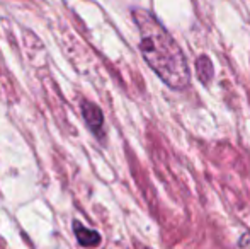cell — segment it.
<instances>
[{"mask_svg":"<svg viewBox=\"0 0 250 249\" xmlns=\"http://www.w3.org/2000/svg\"><path fill=\"white\" fill-rule=\"evenodd\" d=\"M133 21L140 31V51L150 68L170 89H186L191 84V70L170 33L146 9H133Z\"/></svg>","mask_w":250,"mask_h":249,"instance_id":"6da1fadb","label":"cell"},{"mask_svg":"<svg viewBox=\"0 0 250 249\" xmlns=\"http://www.w3.org/2000/svg\"><path fill=\"white\" fill-rule=\"evenodd\" d=\"M80 108H82V116H83V120H85V123L89 125V128L92 130L99 138H102V136H104V132H102L104 114H102L101 108L94 103H89V101H82Z\"/></svg>","mask_w":250,"mask_h":249,"instance_id":"7a4b0ae2","label":"cell"},{"mask_svg":"<svg viewBox=\"0 0 250 249\" xmlns=\"http://www.w3.org/2000/svg\"><path fill=\"white\" fill-rule=\"evenodd\" d=\"M73 232H75V237L80 246L97 248L101 244V234L92 229H87L80 222H73Z\"/></svg>","mask_w":250,"mask_h":249,"instance_id":"3957f363","label":"cell"},{"mask_svg":"<svg viewBox=\"0 0 250 249\" xmlns=\"http://www.w3.org/2000/svg\"><path fill=\"white\" fill-rule=\"evenodd\" d=\"M196 75H198V80L203 86H209L211 84V80L214 77V67L213 62L209 60V57L201 55L196 60Z\"/></svg>","mask_w":250,"mask_h":249,"instance_id":"277c9868","label":"cell"},{"mask_svg":"<svg viewBox=\"0 0 250 249\" xmlns=\"http://www.w3.org/2000/svg\"><path fill=\"white\" fill-rule=\"evenodd\" d=\"M237 249H250V234H244V236L238 239Z\"/></svg>","mask_w":250,"mask_h":249,"instance_id":"5b68a950","label":"cell"}]
</instances>
